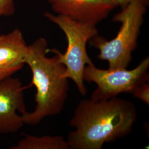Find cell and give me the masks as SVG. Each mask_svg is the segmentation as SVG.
Here are the masks:
<instances>
[{"label": "cell", "mask_w": 149, "mask_h": 149, "mask_svg": "<svg viewBox=\"0 0 149 149\" xmlns=\"http://www.w3.org/2000/svg\"><path fill=\"white\" fill-rule=\"evenodd\" d=\"M138 117L132 102L117 97L107 100H82L74 110L68 135L70 149H101L132 131Z\"/></svg>", "instance_id": "6da1fadb"}, {"label": "cell", "mask_w": 149, "mask_h": 149, "mask_svg": "<svg viewBox=\"0 0 149 149\" xmlns=\"http://www.w3.org/2000/svg\"><path fill=\"white\" fill-rule=\"evenodd\" d=\"M48 49L47 40L44 38L36 39L28 47L24 62L32 71L30 85L36 87L37 92L34 110L22 114L24 124L36 125L45 118L59 114L68 97L69 81L63 76L65 66L59 62L56 54L48 57Z\"/></svg>", "instance_id": "7a4b0ae2"}, {"label": "cell", "mask_w": 149, "mask_h": 149, "mask_svg": "<svg viewBox=\"0 0 149 149\" xmlns=\"http://www.w3.org/2000/svg\"><path fill=\"white\" fill-rule=\"evenodd\" d=\"M147 7L144 3L135 1L121 8L113 18V21L121 24L116 37L107 40L97 34L90 40L91 45L100 51L97 58L107 61L109 69L127 68L132 59V54L138 45Z\"/></svg>", "instance_id": "3957f363"}, {"label": "cell", "mask_w": 149, "mask_h": 149, "mask_svg": "<svg viewBox=\"0 0 149 149\" xmlns=\"http://www.w3.org/2000/svg\"><path fill=\"white\" fill-rule=\"evenodd\" d=\"M44 16L64 32L68 42L64 54L56 49H48L56 53L60 63L64 64L65 71L63 76L71 79L77 87L80 94L85 96L87 92L83 79L86 65L93 64L87 52V44L91 39L98 34L96 26L73 20L69 17L45 12Z\"/></svg>", "instance_id": "277c9868"}, {"label": "cell", "mask_w": 149, "mask_h": 149, "mask_svg": "<svg viewBox=\"0 0 149 149\" xmlns=\"http://www.w3.org/2000/svg\"><path fill=\"white\" fill-rule=\"evenodd\" d=\"M149 57L131 70L100 69L93 64L87 65L84 71L83 79L84 81L94 82L97 85L91 100L95 101L107 100L122 93L132 94L139 86L149 82Z\"/></svg>", "instance_id": "5b68a950"}, {"label": "cell", "mask_w": 149, "mask_h": 149, "mask_svg": "<svg viewBox=\"0 0 149 149\" xmlns=\"http://www.w3.org/2000/svg\"><path fill=\"white\" fill-rule=\"evenodd\" d=\"M18 78H7L0 82V134L18 132L24 124L22 114L27 112L24 90Z\"/></svg>", "instance_id": "8992f818"}, {"label": "cell", "mask_w": 149, "mask_h": 149, "mask_svg": "<svg viewBox=\"0 0 149 149\" xmlns=\"http://www.w3.org/2000/svg\"><path fill=\"white\" fill-rule=\"evenodd\" d=\"M57 15L96 26L117 7L114 0H47Z\"/></svg>", "instance_id": "52a82bcc"}, {"label": "cell", "mask_w": 149, "mask_h": 149, "mask_svg": "<svg viewBox=\"0 0 149 149\" xmlns=\"http://www.w3.org/2000/svg\"><path fill=\"white\" fill-rule=\"evenodd\" d=\"M28 47L22 32L18 28L0 35V82L23 68Z\"/></svg>", "instance_id": "ba28073f"}, {"label": "cell", "mask_w": 149, "mask_h": 149, "mask_svg": "<svg viewBox=\"0 0 149 149\" xmlns=\"http://www.w3.org/2000/svg\"><path fill=\"white\" fill-rule=\"evenodd\" d=\"M10 149H70L69 145L61 136H37L24 134V137Z\"/></svg>", "instance_id": "9c48e42d"}, {"label": "cell", "mask_w": 149, "mask_h": 149, "mask_svg": "<svg viewBox=\"0 0 149 149\" xmlns=\"http://www.w3.org/2000/svg\"><path fill=\"white\" fill-rule=\"evenodd\" d=\"M139 100L144 102L146 104H149V82H145L141 85L139 86L132 93Z\"/></svg>", "instance_id": "30bf717a"}, {"label": "cell", "mask_w": 149, "mask_h": 149, "mask_svg": "<svg viewBox=\"0 0 149 149\" xmlns=\"http://www.w3.org/2000/svg\"><path fill=\"white\" fill-rule=\"evenodd\" d=\"M15 12L13 0H0V17L10 16Z\"/></svg>", "instance_id": "8fae6325"}, {"label": "cell", "mask_w": 149, "mask_h": 149, "mask_svg": "<svg viewBox=\"0 0 149 149\" xmlns=\"http://www.w3.org/2000/svg\"><path fill=\"white\" fill-rule=\"evenodd\" d=\"M117 4L118 6H120L121 8L124 7L128 5L129 3L135 1H139L143 3H145L146 5L149 6V0H114Z\"/></svg>", "instance_id": "7c38bea8"}]
</instances>
